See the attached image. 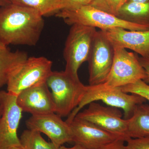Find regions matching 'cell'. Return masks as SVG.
Wrapping results in <instances>:
<instances>
[{"label": "cell", "mask_w": 149, "mask_h": 149, "mask_svg": "<svg viewBox=\"0 0 149 149\" xmlns=\"http://www.w3.org/2000/svg\"><path fill=\"white\" fill-rule=\"evenodd\" d=\"M42 15L31 8L11 3L0 7V42L34 46L44 29Z\"/></svg>", "instance_id": "1"}, {"label": "cell", "mask_w": 149, "mask_h": 149, "mask_svg": "<svg viewBox=\"0 0 149 149\" xmlns=\"http://www.w3.org/2000/svg\"><path fill=\"white\" fill-rule=\"evenodd\" d=\"M50 88L55 108V113L61 117L68 116L80 104L86 85L78 75L66 72L52 71L47 82Z\"/></svg>", "instance_id": "2"}, {"label": "cell", "mask_w": 149, "mask_h": 149, "mask_svg": "<svg viewBox=\"0 0 149 149\" xmlns=\"http://www.w3.org/2000/svg\"><path fill=\"white\" fill-rule=\"evenodd\" d=\"M101 100L110 107L121 109L124 112V119H128L133 115L136 107L144 103L146 100L136 95L125 93L120 87H108L104 83L95 85H86L83 98L78 106L71 113L66 122L73 120L80 110L92 102Z\"/></svg>", "instance_id": "3"}, {"label": "cell", "mask_w": 149, "mask_h": 149, "mask_svg": "<svg viewBox=\"0 0 149 149\" xmlns=\"http://www.w3.org/2000/svg\"><path fill=\"white\" fill-rule=\"evenodd\" d=\"M56 16L70 25L80 24L105 30L120 27L130 30H149V27L125 21L117 16L91 5L60 10Z\"/></svg>", "instance_id": "4"}, {"label": "cell", "mask_w": 149, "mask_h": 149, "mask_svg": "<svg viewBox=\"0 0 149 149\" xmlns=\"http://www.w3.org/2000/svg\"><path fill=\"white\" fill-rule=\"evenodd\" d=\"M52 66V61L45 57L28 58L10 76L7 92L17 96L24 90L46 83Z\"/></svg>", "instance_id": "5"}, {"label": "cell", "mask_w": 149, "mask_h": 149, "mask_svg": "<svg viewBox=\"0 0 149 149\" xmlns=\"http://www.w3.org/2000/svg\"><path fill=\"white\" fill-rule=\"evenodd\" d=\"M97 30L95 27L80 24L71 25L63 51L65 70L77 75L78 69L88 61Z\"/></svg>", "instance_id": "6"}, {"label": "cell", "mask_w": 149, "mask_h": 149, "mask_svg": "<svg viewBox=\"0 0 149 149\" xmlns=\"http://www.w3.org/2000/svg\"><path fill=\"white\" fill-rule=\"evenodd\" d=\"M113 46V62L109 75L104 84L108 87L116 88L145 79L146 75V71L140 63L139 57L124 48Z\"/></svg>", "instance_id": "7"}, {"label": "cell", "mask_w": 149, "mask_h": 149, "mask_svg": "<svg viewBox=\"0 0 149 149\" xmlns=\"http://www.w3.org/2000/svg\"><path fill=\"white\" fill-rule=\"evenodd\" d=\"M114 50L113 46L102 30L97 31L88 57L89 85L105 83L111 70Z\"/></svg>", "instance_id": "8"}, {"label": "cell", "mask_w": 149, "mask_h": 149, "mask_svg": "<svg viewBox=\"0 0 149 149\" xmlns=\"http://www.w3.org/2000/svg\"><path fill=\"white\" fill-rule=\"evenodd\" d=\"M0 149L22 146L17 131L23 111L17 102V96L0 91Z\"/></svg>", "instance_id": "9"}, {"label": "cell", "mask_w": 149, "mask_h": 149, "mask_svg": "<svg viewBox=\"0 0 149 149\" xmlns=\"http://www.w3.org/2000/svg\"><path fill=\"white\" fill-rule=\"evenodd\" d=\"M88 108L78 113L76 117L95 124L104 130L129 139L127 119H123L118 108L104 107L92 102Z\"/></svg>", "instance_id": "10"}, {"label": "cell", "mask_w": 149, "mask_h": 149, "mask_svg": "<svg viewBox=\"0 0 149 149\" xmlns=\"http://www.w3.org/2000/svg\"><path fill=\"white\" fill-rule=\"evenodd\" d=\"M68 123L72 131V142L87 149H102L118 139L127 140L76 116Z\"/></svg>", "instance_id": "11"}, {"label": "cell", "mask_w": 149, "mask_h": 149, "mask_svg": "<svg viewBox=\"0 0 149 149\" xmlns=\"http://www.w3.org/2000/svg\"><path fill=\"white\" fill-rule=\"evenodd\" d=\"M26 125L28 129L45 134L57 147L72 142V131L69 124L55 113L32 115L26 120Z\"/></svg>", "instance_id": "12"}, {"label": "cell", "mask_w": 149, "mask_h": 149, "mask_svg": "<svg viewBox=\"0 0 149 149\" xmlns=\"http://www.w3.org/2000/svg\"><path fill=\"white\" fill-rule=\"evenodd\" d=\"M47 83L22 91L17 96V102L23 112L32 115L55 113L52 94Z\"/></svg>", "instance_id": "13"}, {"label": "cell", "mask_w": 149, "mask_h": 149, "mask_svg": "<svg viewBox=\"0 0 149 149\" xmlns=\"http://www.w3.org/2000/svg\"><path fill=\"white\" fill-rule=\"evenodd\" d=\"M113 46L132 50L149 59V30H130L115 27L102 30Z\"/></svg>", "instance_id": "14"}, {"label": "cell", "mask_w": 149, "mask_h": 149, "mask_svg": "<svg viewBox=\"0 0 149 149\" xmlns=\"http://www.w3.org/2000/svg\"><path fill=\"white\" fill-rule=\"evenodd\" d=\"M28 58L26 52H12L8 46L0 42V89L7 85L12 73Z\"/></svg>", "instance_id": "15"}, {"label": "cell", "mask_w": 149, "mask_h": 149, "mask_svg": "<svg viewBox=\"0 0 149 149\" xmlns=\"http://www.w3.org/2000/svg\"><path fill=\"white\" fill-rule=\"evenodd\" d=\"M127 120L129 138L136 139L149 136V105H138L132 116Z\"/></svg>", "instance_id": "16"}, {"label": "cell", "mask_w": 149, "mask_h": 149, "mask_svg": "<svg viewBox=\"0 0 149 149\" xmlns=\"http://www.w3.org/2000/svg\"><path fill=\"white\" fill-rule=\"evenodd\" d=\"M116 16L125 21L149 27V1L143 3H125Z\"/></svg>", "instance_id": "17"}, {"label": "cell", "mask_w": 149, "mask_h": 149, "mask_svg": "<svg viewBox=\"0 0 149 149\" xmlns=\"http://www.w3.org/2000/svg\"><path fill=\"white\" fill-rule=\"evenodd\" d=\"M11 3L31 8L43 16L57 13L61 10V0H10Z\"/></svg>", "instance_id": "18"}, {"label": "cell", "mask_w": 149, "mask_h": 149, "mask_svg": "<svg viewBox=\"0 0 149 149\" xmlns=\"http://www.w3.org/2000/svg\"><path fill=\"white\" fill-rule=\"evenodd\" d=\"M22 146L24 149H58L53 143L43 139L41 133L28 129L22 132L20 138Z\"/></svg>", "instance_id": "19"}, {"label": "cell", "mask_w": 149, "mask_h": 149, "mask_svg": "<svg viewBox=\"0 0 149 149\" xmlns=\"http://www.w3.org/2000/svg\"><path fill=\"white\" fill-rule=\"evenodd\" d=\"M120 88L125 93L139 95L149 101V85L143 80H138Z\"/></svg>", "instance_id": "20"}, {"label": "cell", "mask_w": 149, "mask_h": 149, "mask_svg": "<svg viewBox=\"0 0 149 149\" xmlns=\"http://www.w3.org/2000/svg\"><path fill=\"white\" fill-rule=\"evenodd\" d=\"M125 142L127 149H149V136L136 139L130 138Z\"/></svg>", "instance_id": "21"}, {"label": "cell", "mask_w": 149, "mask_h": 149, "mask_svg": "<svg viewBox=\"0 0 149 149\" xmlns=\"http://www.w3.org/2000/svg\"><path fill=\"white\" fill-rule=\"evenodd\" d=\"M94 1V0H61V10L69 9L84 6L91 5Z\"/></svg>", "instance_id": "22"}, {"label": "cell", "mask_w": 149, "mask_h": 149, "mask_svg": "<svg viewBox=\"0 0 149 149\" xmlns=\"http://www.w3.org/2000/svg\"><path fill=\"white\" fill-rule=\"evenodd\" d=\"M126 0H108V13L116 16L118 11Z\"/></svg>", "instance_id": "23"}, {"label": "cell", "mask_w": 149, "mask_h": 149, "mask_svg": "<svg viewBox=\"0 0 149 149\" xmlns=\"http://www.w3.org/2000/svg\"><path fill=\"white\" fill-rule=\"evenodd\" d=\"M125 142V139H118L111 143L107 145L102 149H127L124 144Z\"/></svg>", "instance_id": "24"}, {"label": "cell", "mask_w": 149, "mask_h": 149, "mask_svg": "<svg viewBox=\"0 0 149 149\" xmlns=\"http://www.w3.org/2000/svg\"><path fill=\"white\" fill-rule=\"evenodd\" d=\"M108 0H94L91 5L108 12Z\"/></svg>", "instance_id": "25"}, {"label": "cell", "mask_w": 149, "mask_h": 149, "mask_svg": "<svg viewBox=\"0 0 149 149\" xmlns=\"http://www.w3.org/2000/svg\"><path fill=\"white\" fill-rule=\"evenodd\" d=\"M139 61L142 67L146 72V77L143 81L146 83H149V59L143 58L142 57H139Z\"/></svg>", "instance_id": "26"}, {"label": "cell", "mask_w": 149, "mask_h": 149, "mask_svg": "<svg viewBox=\"0 0 149 149\" xmlns=\"http://www.w3.org/2000/svg\"><path fill=\"white\" fill-rule=\"evenodd\" d=\"M58 149H87L84 148V147L82 146L81 145L79 144H75L74 146L71 147V148H67L64 146H61L58 148Z\"/></svg>", "instance_id": "27"}, {"label": "cell", "mask_w": 149, "mask_h": 149, "mask_svg": "<svg viewBox=\"0 0 149 149\" xmlns=\"http://www.w3.org/2000/svg\"><path fill=\"white\" fill-rule=\"evenodd\" d=\"M149 0H126V2L143 3L148 1Z\"/></svg>", "instance_id": "28"}, {"label": "cell", "mask_w": 149, "mask_h": 149, "mask_svg": "<svg viewBox=\"0 0 149 149\" xmlns=\"http://www.w3.org/2000/svg\"><path fill=\"white\" fill-rule=\"evenodd\" d=\"M11 3L10 0H0V7Z\"/></svg>", "instance_id": "29"}, {"label": "cell", "mask_w": 149, "mask_h": 149, "mask_svg": "<svg viewBox=\"0 0 149 149\" xmlns=\"http://www.w3.org/2000/svg\"><path fill=\"white\" fill-rule=\"evenodd\" d=\"M7 149H24L22 146H16L12 147Z\"/></svg>", "instance_id": "30"}, {"label": "cell", "mask_w": 149, "mask_h": 149, "mask_svg": "<svg viewBox=\"0 0 149 149\" xmlns=\"http://www.w3.org/2000/svg\"><path fill=\"white\" fill-rule=\"evenodd\" d=\"M2 115V109L1 107V105H0V118H1V116Z\"/></svg>", "instance_id": "31"}]
</instances>
